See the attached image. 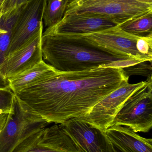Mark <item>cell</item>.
<instances>
[{
  "label": "cell",
  "mask_w": 152,
  "mask_h": 152,
  "mask_svg": "<svg viewBox=\"0 0 152 152\" xmlns=\"http://www.w3.org/2000/svg\"><path fill=\"white\" fill-rule=\"evenodd\" d=\"M138 51L152 61V34L140 37L137 43Z\"/></svg>",
  "instance_id": "obj_18"
},
{
  "label": "cell",
  "mask_w": 152,
  "mask_h": 152,
  "mask_svg": "<svg viewBox=\"0 0 152 152\" xmlns=\"http://www.w3.org/2000/svg\"><path fill=\"white\" fill-rule=\"evenodd\" d=\"M145 62L144 61L122 68L126 75L129 77L133 75H139L146 77L147 79L152 78V63L149 65Z\"/></svg>",
  "instance_id": "obj_17"
},
{
  "label": "cell",
  "mask_w": 152,
  "mask_h": 152,
  "mask_svg": "<svg viewBox=\"0 0 152 152\" xmlns=\"http://www.w3.org/2000/svg\"><path fill=\"white\" fill-rule=\"evenodd\" d=\"M113 146L122 152H152V139L140 136L126 127L113 125L106 130Z\"/></svg>",
  "instance_id": "obj_13"
},
{
  "label": "cell",
  "mask_w": 152,
  "mask_h": 152,
  "mask_svg": "<svg viewBox=\"0 0 152 152\" xmlns=\"http://www.w3.org/2000/svg\"><path fill=\"white\" fill-rule=\"evenodd\" d=\"M50 124L25 110L15 95L7 124L0 133V152H13L28 138Z\"/></svg>",
  "instance_id": "obj_4"
},
{
  "label": "cell",
  "mask_w": 152,
  "mask_h": 152,
  "mask_svg": "<svg viewBox=\"0 0 152 152\" xmlns=\"http://www.w3.org/2000/svg\"><path fill=\"white\" fill-rule=\"evenodd\" d=\"M1 18H0V19H1ZM12 28V27H9L6 28V29H5L6 30H5V29L2 28L1 27V26H0V34L6 33V32H7V30H8V29H10V28Z\"/></svg>",
  "instance_id": "obj_24"
},
{
  "label": "cell",
  "mask_w": 152,
  "mask_h": 152,
  "mask_svg": "<svg viewBox=\"0 0 152 152\" xmlns=\"http://www.w3.org/2000/svg\"><path fill=\"white\" fill-rule=\"evenodd\" d=\"M13 152H80L61 125L46 127L26 140Z\"/></svg>",
  "instance_id": "obj_9"
},
{
  "label": "cell",
  "mask_w": 152,
  "mask_h": 152,
  "mask_svg": "<svg viewBox=\"0 0 152 152\" xmlns=\"http://www.w3.org/2000/svg\"><path fill=\"white\" fill-rule=\"evenodd\" d=\"M55 71L56 69L43 60L30 69L7 78L9 87L13 93L20 92L47 80Z\"/></svg>",
  "instance_id": "obj_14"
},
{
  "label": "cell",
  "mask_w": 152,
  "mask_h": 152,
  "mask_svg": "<svg viewBox=\"0 0 152 152\" xmlns=\"http://www.w3.org/2000/svg\"><path fill=\"white\" fill-rule=\"evenodd\" d=\"M113 152H122L120 151L119 150L117 149V148L115 147V146H113Z\"/></svg>",
  "instance_id": "obj_27"
},
{
  "label": "cell",
  "mask_w": 152,
  "mask_h": 152,
  "mask_svg": "<svg viewBox=\"0 0 152 152\" xmlns=\"http://www.w3.org/2000/svg\"><path fill=\"white\" fill-rule=\"evenodd\" d=\"M82 35L92 43L112 53L140 62H152L137 50V43L140 37L125 32L118 26Z\"/></svg>",
  "instance_id": "obj_8"
},
{
  "label": "cell",
  "mask_w": 152,
  "mask_h": 152,
  "mask_svg": "<svg viewBox=\"0 0 152 152\" xmlns=\"http://www.w3.org/2000/svg\"><path fill=\"white\" fill-rule=\"evenodd\" d=\"M41 50L43 61L62 72L124 68L128 66L127 60H132L97 46L82 35L43 34Z\"/></svg>",
  "instance_id": "obj_2"
},
{
  "label": "cell",
  "mask_w": 152,
  "mask_h": 152,
  "mask_svg": "<svg viewBox=\"0 0 152 152\" xmlns=\"http://www.w3.org/2000/svg\"><path fill=\"white\" fill-rule=\"evenodd\" d=\"M128 80L124 81L119 87L97 103L87 115L78 119L106 132L113 126L116 115L126 100L147 83L146 80L130 84Z\"/></svg>",
  "instance_id": "obj_6"
},
{
  "label": "cell",
  "mask_w": 152,
  "mask_h": 152,
  "mask_svg": "<svg viewBox=\"0 0 152 152\" xmlns=\"http://www.w3.org/2000/svg\"><path fill=\"white\" fill-rule=\"evenodd\" d=\"M119 26L125 32L139 37L152 34V12L124 22Z\"/></svg>",
  "instance_id": "obj_15"
},
{
  "label": "cell",
  "mask_w": 152,
  "mask_h": 152,
  "mask_svg": "<svg viewBox=\"0 0 152 152\" xmlns=\"http://www.w3.org/2000/svg\"><path fill=\"white\" fill-rule=\"evenodd\" d=\"M11 29L12 28H10L6 33L0 34V65L8 56Z\"/></svg>",
  "instance_id": "obj_19"
},
{
  "label": "cell",
  "mask_w": 152,
  "mask_h": 152,
  "mask_svg": "<svg viewBox=\"0 0 152 152\" xmlns=\"http://www.w3.org/2000/svg\"><path fill=\"white\" fill-rule=\"evenodd\" d=\"M5 0H0V18L2 15L3 10L4 4Z\"/></svg>",
  "instance_id": "obj_23"
},
{
  "label": "cell",
  "mask_w": 152,
  "mask_h": 152,
  "mask_svg": "<svg viewBox=\"0 0 152 152\" xmlns=\"http://www.w3.org/2000/svg\"><path fill=\"white\" fill-rule=\"evenodd\" d=\"M80 152H113L106 132L74 118L60 124Z\"/></svg>",
  "instance_id": "obj_10"
},
{
  "label": "cell",
  "mask_w": 152,
  "mask_h": 152,
  "mask_svg": "<svg viewBox=\"0 0 152 152\" xmlns=\"http://www.w3.org/2000/svg\"><path fill=\"white\" fill-rule=\"evenodd\" d=\"M150 12L152 4L137 0H69L63 16L97 17L119 25Z\"/></svg>",
  "instance_id": "obj_3"
},
{
  "label": "cell",
  "mask_w": 152,
  "mask_h": 152,
  "mask_svg": "<svg viewBox=\"0 0 152 152\" xmlns=\"http://www.w3.org/2000/svg\"><path fill=\"white\" fill-rule=\"evenodd\" d=\"M46 0H29L21 6L12 28L9 55L43 29V16Z\"/></svg>",
  "instance_id": "obj_7"
},
{
  "label": "cell",
  "mask_w": 152,
  "mask_h": 152,
  "mask_svg": "<svg viewBox=\"0 0 152 152\" xmlns=\"http://www.w3.org/2000/svg\"><path fill=\"white\" fill-rule=\"evenodd\" d=\"M2 90H4V91H5V90H0V92H1V91H2ZM3 91H2V92H1V93H2V92H3ZM1 93H0V94H1Z\"/></svg>",
  "instance_id": "obj_28"
},
{
  "label": "cell",
  "mask_w": 152,
  "mask_h": 152,
  "mask_svg": "<svg viewBox=\"0 0 152 152\" xmlns=\"http://www.w3.org/2000/svg\"><path fill=\"white\" fill-rule=\"evenodd\" d=\"M0 90H11L9 87L8 80L5 78L0 72Z\"/></svg>",
  "instance_id": "obj_21"
},
{
  "label": "cell",
  "mask_w": 152,
  "mask_h": 152,
  "mask_svg": "<svg viewBox=\"0 0 152 152\" xmlns=\"http://www.w3.org/2000/svg\"><path fill=\"white\" fill-rule=\"evenodd\" d=\"M132 95L123 104L113 125L123 126L135 133L149 132L152 127V78Z\"/></svg>",
  "instance_id": "obj_5"
},
{
  "label": "cell",
  "mask_w": 152,
  "mask_h": 152,
  "mask_svg": "<svg viewBox=\"0 0 152 152\" xmlns=\"http://www.w3.org/2000/svg\"><path fill=\"white\" fill-rule=\"evenodd\" d=\"M137 1H141L146 3L152 4V0H137Z\"/></svg>",
  "instance_id": "obj_25"
},
{
  "label": "cell",
  "mask_w": 152,
  "mask_h": 152,
  "mask_svg": "<svg viewBox=\"0 0 152 152\" xmlns=\"http://www.w3.org/2000/svg\"><path fill=\"white\" fill-rule=\"evenodd\" d=\"M29 0H5L4 4L2 15L16 10Z\"/></svg>",
  "instance_id": "obj_20"
},
{
  "label": "cell",
  "mask_w": 152,
  "mask_h": 152,
  "mask_svg": "<svg viewBox=\"0 0 152 152\" xmlns=\"http://www.w3.org/2000/svg\"><path fill=\"white\" fill-rule=\"evenodd\" d=\"M112 20L97 17L72 14L63 16L55 26L46 28L43 34L86 35L118 26Z\"/></svg>",
  "instance_id": "obj_12"
},
{
  "label": "cell",
  "mask_w": 152,
  "mask_h": 152,
  "mask_svg": "<svg viewBox=\"0 0 152 152\" xmlns=\"http://www.w3.org/2000/svg\"><path fill=\"white\" fill-rule=\"evenodd\" d=\"M129 78L120 67H99L78 72L56 70L47 80L14 94L27 112L50 124H61L87 115Z\"/></svg>",
  "instance_id": "obj_1"
},
{
  "label": "cell",
  "mask_w": 152,
  "mask_h": 152,
  "mask_svg": "<svg viewBox=\"0 0 152 152\" xmlns=\"http://www.w3.org/2000/svg\"><path fill=\"white\" fill-rule=\"evenodd\" d=\"M4 113H10L4 110L3 109L0 108V115Z\"/></svg>",
  "instance_id": "obj_26"
},
{
  "label": "cell",
  "mask_w": 152,
  "mask_h": 152,
  "mask_svg": "<svg viewBox=\"0 0 152 152\" xmlns=\"http://www.w3.org/2000/svg\"><path fill=\"white\" fill-rule=\"evenodd\" d=\"M10 113H4L0 115V133L7 124Z\"/></svg>",
  "instance_id": "obj_22"
},
{
  "label": "cell",
  "mask_w": 152,
  "mask_h": 152,
  "mask_svg": "<svg viewBox=\"0 0 152 152\" xmlns=\"http://www.w3.org/2000/svg\"><path fill=\"white\" fill-rule=\"evenodd\" d=\"M69 0H46L43 20L46 28L51 27L62 20Z\"/></svg>",
  "instance_id": "obj_16"
},
{
  "label": "cell",
  "mask_w": 152,
  "mask_h": 152,
  "mask_svg": "<svg viewBox=\"0 0 152 152\" xmlns=\"http://www.w3.org/2000/svg\"><path fill=\"white\" fill-rule=\"evenodd\" d=\"M43 29L22 46L9 54L0 65V72L6 79L34 67L43 60L41 39Z\"/></svg>",
  "instance_id": "obj_11"
}]
</instances>
